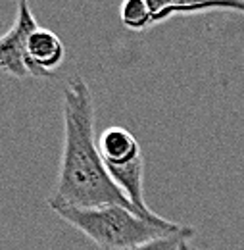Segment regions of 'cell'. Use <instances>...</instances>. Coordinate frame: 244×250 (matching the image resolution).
Listing matches in <instances>:
<instances>
[{"label":"cell","instance_id":"obj_1","mask_svg":"<svg viewBox=\"0 0 244 250\" xmlns=\"http://www.w3.org/2000/svg\"><path fill=\"white\" fill-rule=\"evenodd\" d=\"M61 118L63 146L60 171L56 179V188L48 198V206L67 204L92 208L104 204H118L139 212L108 175L94 135L96 112L92 93L85 79L79 75L71 77L63 89ZM150 219H162V216Z\"/></svg>","mask_w":244,"mask_h":250},{"label":"cell","instance_id":"obj_2","mask_svg":"<svg viewBox=\"0 0 244 250\" xmlns=\"http://www.w3.org/2000/svg\"><path fill=\"white\" fill-rule=\"evenodd\" d=\"M50 208L56 212L58 218L81 231L96 247L104 250H131L152 243L156 239L179 235L190 229L186 225H179L163 218L150 219L118 204H104L92 208L52 204Z\"/></svg>","mask_w":244,"mask_h":250},{"label":"cell","instance_id":"obj_5","mask_svg":"<svg viewBox=\"0 0 244 250\" xmlns=\"http://www.w3.org/2000/svg\"><path fill=\"white\" fill-rule=\"evenodd\" d=\"M108 175L118 185V188L127 196V200L144 216L148 218H160L152 212L144 200V185H142V173H144V158H137L123 166H106Z\"/></svg>","mask_w":244,"mask_h":250},{"label":"cell","instance_id":"obj_4","mask_svg":"<svg viewBox=\"0 0 244 250\" xmlns=\"http://www.w3.org/2000/svg\"><path fill=\"white\" fill-rule=\"evenodd\" d=\"M65 60V44L52 29L37 27L27 39L25 63L31 77L48 79Z\"/></svg>","mask_w":244,"mask_h":250},{"label":"cell","instance_id":"obj_3","mask_svg":"<svg viewBox=\"0 0 244 250\" xmlns=\"http://www.w3.org/2000/svg\"><path fill=\"white\" fill-rule=\"evenodd\" d=\"M37 20L33 16L29 2L20 0L18 12L12 27L0 37V71L8 73L16 79H23L29 75L25 63V46L27 39L37 29Z\"/></svg>","mask_w":244,"mask_h":250},{"label":"cell","instance_id":"obj_7","mask_svg":"<svg viewBox=\"0 0 244 250\" xmlns=\"http://www.w3.org/2000/svg\"><path fill=\"white\" fill-rule=\"evenodd\" d=\"M120 20L129 31H146L154 27L152 14L146 0H125L120 10Z\"/></svg>","mask_w":244,"mask_h":250},{"label":"cell","instance_id":"obj_9","mask_svg":"<svg viewBox=\"0 0 244 250\" xmlns=\"http://www.w3.org/2000/svg\"><path fill=\"white\" fill-rule=\"evenodd\" d=\"M190 250H196V249H190Z\"/></svg>","mask_w":244,"mask_h":250},{"label":"cell","instance_id":"obj_8","mask_svg":"<svg viewBox=\"0 0 244 250\" xmlns=\"http://www.w3.org/2000/svg\"><path fill=\"white\" fill-rule=\"evenodd\" d=\"M194 235V229L190 227L188 231L179 233V235H169V237H162V239H156L152 243H146V245H141L137 249L131 250H179L183 243H188V239Z\"/></svg>","mask_w":244,"mask_h":250},{"label":"cell","instance_id":"obj_6","mask_svg":"<svg viewBox=\"0 0 244 250\" xmlns=\"http://www.w3.org/2000/svg\"><path fill=\"white\" fill-rule=\"evenodd\" d=\"M98 150L106 166H123L142 156L135 135L125 127H108L98 137Z\"/></svg>","mask_w":244,"mask_h":250}]
</instances>
